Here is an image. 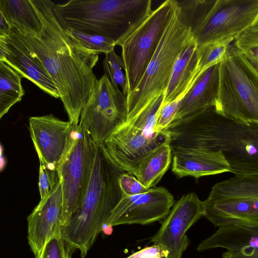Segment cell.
Segmentation results:
<instances>
[{"mask_svg": "<svg viewBox=\"0 0 258 258\" xmlns=\"http://www.w3.org/2000/svg\"><path fill=\"white\" fill-rule=\"evenodd\" d=\"M42 23L37 37L24 36L53 82L69 121L78 125L81 111L98 79V55L72 38L56 19L50 0H31Z\"/></svg>", "mask_w": 258, "mask_h": 258, "instance_id": "1", "label": "cell"}, {"mask_svg": "<svg viewBox=\"0 0 258 258\" xmlns=\"http://www.w3.org/2000/svg\"><path fill=\"white\" fill-rule=\"evenodd\" d=\"M166 131L171 149L221 152L235 175L258 176V124L231 120L213 107Z\"/></svg>", "mask_w": 258, "mask_h": 258, "instance_id": "2", "label": "cell"}, {"mask_svg": "<svg viewBox=\"0 0 258 258\" xmlns=\"http://www.w3.org/2000/svg\"><path fill=\"white\" fill-rule=\"evenodd\" d=\"M125 172L117 168L97 145L92 172L82 202L67 224L61 227L66 241L84 258L121 199L118 177Z\"/></svg>", "mask_w": 258, "mask_h": 258, "instance_id": "3", "label": "cell"}, {"mask_svg": "<svg viewBox=\"0 0 258 258\" xmlns=\"http://www.w3.org/2000/svg\"><path fill=\"white\" fill-rule=\"evenodd\" d=\"M151 0H71L54 4L61 27L99 35L120 46L152 11Z\"/></svg>", "mask_w": 258, "mask_h": 258, "instance_id": "4", "label": "cell"}, {"mask_svg": "<svg viewBox=\"0 0 258 258\" xmlns=\"http://www.w3.org/2000/svg\"><path fill=\"white\" fill-rule=\"evenodd\" d=\"M182 9L198 46L234 41L258 22V0L186 1Z\"/></svg>", "mask_w": 258, "mask_h": 258, "instance_id": "5", "label": "cell"}, {"mask_svg": "<svg viewBox=\"0 0 258 258\" xmlns=\"http://www.w3.org/2000/svg\"><path fill=\"white\" fill-rule=\"evenodd\" d=\"M191 28L175 1L171 15L155 52L136 88L126 96V117L159 95L167 86L174 62L193 40Z\"/></svg>", "mask_w": 258, "mask_h": 258, "instance_id": "6", "label": "cell"}, {"mask_svg": "<svg viewBox=\"0 0 258 258\" xmlns=\"http://www.w3.org/2000/svg\"><path fill=\"white\" fill-rule=\"evenodd\" d=\"M215 111L236 122L258 124V72L232 43L219 63Z\"/></svg>", "mask_w": 258, "mask_h": 258, "instance_id": "7", "label": "cell"}, {"mask_svg": "<svg viewBox=\"0 0 258 258\" xmlns=\"http://www.w3.org/2000/svg\"><path fill=\"white\" fill-rule=\"evenodd\" d=\"M163 94L137 112L126 117L101 145L106 156L117 168L132 174L139 161L149 152L170 140L167 131L155 130L162 105Z\"/></svg>", "mask_w": 258, "mask_h": 258, "instance_id": "8", "label": "cell"}, {"mask_svg": "<svg viewBox=\"0 0 258 258\" xmlns=\"http://www.w3.org/2000/svg\"><path fill=\"white\" fill-rule=\"evenodd\" d=\"M203 217L215 227L258 226V176H236L213 186Z\"/></svg>", "mask_w": 258, "mask_h": 258, "instance_id": "9", "label": "cell"}, {"mask_svg": "<svg viewBox=\"0 0 258 258\" xmlns=\"http://www.w3.org/2000/svg\"><path fill=\"white\" fill-rule=\"evenodd\" d=\"M97 144L86 130L75 125L71 144L57 168L62 193L61 227L67 224L85 196Z\"/></svg>", "mask_w": 258, "mask_h": 258, "instance_id": "10", "label": "cell"}, {"mask_svg": "<svg viewBox=\"0 0 258 258\" xmlns=\"http://www.w3.org/2000/svg\"><path fill=\"white\" fill-rule=\"evenodd\" d=\"M175 2V0H167L152 10L120 44L127 95L137 86L152 58L170 18Z\"/></svg>", "mask_w": 258, "mask_h": 258, "instance_id": "11", "label": "cell"}, {"mask_svg": "<svg viewBox=\"0 0 258 258\" xmlns=\"http://www.w3.org/2000/svg\"><path fill=\"white\" fill-rule=\"evenodd\" d=\"M126 117V96L104 74L88 95L78 125L96 144L103 143Z\"/></svg>", "mask_w": 258, "mask_h": 258, "instance_id": "12", "label": "cell"}, {"mask_svg": "<svg viewBox=\"0 0 258 258\" xmlns=\"http://www.w3.org/2000/svg\"><path fill=\"white\" fill-rule=\"evenodd\" d=\"M203 214V201L195 192L183 195L174 203L151 241L168 251L166 258H181L190 243L186 232Z\"/></svg>", "mask_w": 258, "mask_h": 258, "instance_id": "13", "label": "cell"}, {"mask_svg": "<svg viewBox=\"0 0 258 258\" xmlns=\"http://www.w3.org/2000/svg\"><path fill=\"white\" fill-rule=\"evenodd\" d=\"M174 203L173 195L163 186L152 187L148 191L137 195L123 196L104 228L122 224L146 225L162 222Z\"/></svg>", "mask_w": 258, "mask_h": 258, "instance_id": "14", "label": "cell"}, {"mask_svg": "<svg viewBox=\"0 0 258 258\" xmlns=\"http://www.w3.org/2000/svg\"><path fill=\"white\" fill-rule=\"evenodd\" d=\"M29 122L31 137L40 163L50 170L57 172L76 125L61 120L52 114L31 117Z\"/></svg>", "mask_w": 258, "mask_h": 258, "instance_id": "15", "label": "cell"}, {"mask_svg": "<svg viewBox=\"0 0 258 258\" xmlns=\"http://www.w3.org/2000/svg\"><path fill=\"white\" fill-rule=\"evenodd\" d=\"M4 41L7 50L5 62L45 93L59 98L53 82L24 36L11 28L8 35L4 36Z\"/></svg>", "mask_w": 258, "mask_h": 258, "instance_id": "16", "label": "cell"}, {"mask_svg": "<svg viewBox=\"0 0 258 258\" xmlns=\"http://www.w3.org/2000/svg\"><path fill=\"white\" fill-rule=\"evenodd\" d=\"M63 202L60 179L27 218L28 240L36 255L48 239L61 229Z\"/></svg>", "mask_w": 258, "mask_h": 258, "instance_id": "17", "label": "cell"}, {"mask_svg": "<svg viewBox=\"0 0 258 258\" xmlns=\"http://www.w3.org/2000/svg\"><path fill=\"white\" fill-rule=\"evenodd\" d=\"M171 170L178 178L202 176L231 172L223 153L197 148H173Z\"/></svg>", "mask_w": 258, "mask_h": 258, "instance_id": "18", "label": "cell"}, {"mask_svg": "<svg viewBox=\"0 0 258 258\" xmlns=\"http://www.w3.org/2000/svg\"><path fill=\"white\" fill-rule=\"evenodd\" d=\"M219 67V63L212 66L195 82L182 98L177 111L168 128L214 107L217 94Z\"/></svg>", "mask_w": 258, "mask_h": 258, "instance_id": "19", "label": "cell"}, {"mask_svg": "<svg viewBox=\"0 0 258 258\" xmlns=\"http://www.w3.org/2000/svg\"><path fill=\"white\" fill-rule=\"evenodd\" d=\"M232 251H258V226L231 225L219 227L197 248L199 252L215 248Z\"/></svg>", "mask_w": 258, "mask_h": 258, "instance_id": "20", "label": "cell"}, {"mask_svg": "<svg viewBox=\"0 0 258 258\" xmlns=\"http://www.w3.org/2000/svg\"><path fill=\"white\" fill-rule=\"evenodd\" d=\"M198 45L193 40L180 52L172 67L163 103L182 99L192 86V77L197 61Z\"/></svg>", "mask_w": 258, "mask_h": 258, "instance_id": "21", "label": "cell"}, {"mask_svg": "<svg viewBox=\"0 0 258 258\" xmlns=\"http://www.w3.org/2000/svg\"><path fill=\"white\" fill-rule=\"evenodd\" d=\"M0 10L11 28L25 36L39 35L42 23L31 0H0Z\"/></svg>", "mask_w": 258, "mask_h": 258, "instance_id": "22", "label": "cell"}, {"mask_svg": "<svg viewBox=\"0 0 258 258\" xmlns=\"http://www.w3.org/2000/svg\"><path fill=\"white\" fill-rule=\"evenodd\" d=\"M169 140L146 155L132 173L147 188L154 187L169 168L172 160Z\"/></svg>", "mask_w": 258, "mask_h": 258, "instance_id": "23", "label": "cell"}, {"mask_svg": "<svg viewBox=\"0 0 258 258\" xmlns=\"http://www.w3.org/2000/svg\"><path fill=\"white\" fill-rule=\"evenodd\" d=\"M22 78L11 67L0 61V119L11 107L22 100L25 94Z\"/></svg>", "mask_w": 258, "mask_h": 258, "instance_id": "24", "label": "cell"}, {"mask_svg": "<svg viewBox=\"0 0 258 258\" xmlns=\"http://www.w3.org/2000/svg\"><path fill=\"white\" fill-rule=\"evenodd\" d=\"M233 42L229 40L198 46L197 61L192 73L193 83L207 69L221 61Z\"/></svg>", "mask_w": 258, "mask_h": 258, "instance_id": "25", "label": "cell"}, {"mask_svg": "<svg viewBox=\"0 0 258 258\" xmlns=\"http://www.w3.org/2000/svg\"><path fill=\"white\" fill-rule=\"evenodd\" d=\"M234 46L258 69V22L242 31L233 41Z\"/></svg>", "mask_w": 258, "mask_h": 258, "instance_id": "26", "label": "cell"}, {"mask_svg": "<svg viewBox=\"0 0 258 258\" xmlns=\"http://www.w3.org/2000/svg\"><path fill=\"white\" fill-rule=\"evenodd\" d=\"M104 74L109 78L111 83L117 89L127 95L126 80L120 55L116 53L114 49L106 53L103 61Z\"/></svg>", "mask_w": 258, "mask_h": 258, "instance_id": "27", "label": "cell"}, {"mask_svg": "<svg viewBox=\"0 0 258 258\" xmlns=\"http://www.w3.org/2000/svg\"><path fill=\"white\" fill-rule=\"evenodd\" d=\"M66 30L82 46L98 55L101 53L105 54L114 50L116 46L113 40L103 36L83 33L72 30Z\"/></svg>", "mask_w": 258, "mask_h": 258, "instance_id": "28", "label": "cell"}, {"mask_svg": "<svg viewBox=\"0 0 258 258\" xmlns=\"http://www.w3.org/2000/svg\"><path fill=\"white\" fill-rule=\"evenodd\" d=\"M60 230L48 239L39 253L35 255V258H72L74 250L64 239Z\"/></svg>", "mask_w": 258, "mask_h": 258, "instance_id": "29", "label": "cell"}, {"mask_svg": "<svg viewBox=\"0 0 258 258\" xmlns=\"http://www.w3.org/2000/svg\"><path fill=\"white\" fill-rule=\"evenodd\" d=\"M181 99H176L162 104L155 126L156 132L160 133L167 130L177 111Z\"/></svg>", "mask_w": 258, "mask_h": 258, "instance_id": "30", "label": "cell"}, {"mask_svg": "<svg viewBox=\"0 0 258 258\" xmlns=\"http://www.w3.org/2000/svg\"><path fill=\"white\" fill-rule=\"evenodd\" d=\"M118 183L124 196H132L148 191L150 188H147L141 184L132 174L123 172L118 177Z\"/></svg>", "mask_w": 258, "mask_h": 258, "instance_id": "31", "label": "cell"}, {"mask_svg": "<svg viewBox=\"0 0 258 258\" xmlns=\"http://www.w3.org/2000/svg\"><path fill=\"white\" fill-rule=\"evenodd\" d=\"M59 180L58 172L48 169L40 163L39 172V189L40 200L43 199Z\"/></svg>", "mask_w": 258, "mask_h": 258, "instance_id": "32", "label": "cell"}, {"mask_svg": "<svg viewBox=\"0 0 258 258\" xmlns=\"http://www.w3.org/2000/svg\"><path fill=\"white\" fill-rule=\"evenodd\" d=\"M168 255V251L158 244H154L150 246H146L144 248L133 253L126 258H151L157 257L159 258H166Z\"/></svg>", "mask_w": 258, "mask_h": 258, "instance_id": "33", "label": "cell"}, {"mask_svg": "<svg viewBox=\"0 0 258 258\" xmlns=\"http://www.w3.org/2000/svg\"><path fill=\"white\" fill-rule=\"evenodd\" d=\"M222 258H258V251L240 252L227 250L222 254Z\"/></svg>", "mask_w": 258, "mask_h": 258, "instance_id": "34", "label": "cell"}, {"mask_svg": "<svg viewBox=\"0 0 258 258\" xmlns=\"http://www.w3.org/2000/svg\"><path fill=\"white\" fill-rule=\"evenodd\" d=\"M11 28L0 10V36H6L8 35Z\"/></svg>", "mask_w": 258, "mask_h": 258, "instance_id": "35", "label": "cell"}, {"mask_svg": "<svg viewBox=\"0 0 258 258\" xmlns=\"http://www.w3.org/2000/svg\"><path fill=\"white\" fill-rule=\"evenodd\" d=\"M6 55L7 50L5 44L4 36H0V61L5 62Z\"/></svg>", "mask_w": 258, "mask_h": 258, "instance_id": "36", "label": "cell"}, {"mask_svg": "<svg viewBox=\"0 0 258 258\" xmlns=\"http://www.w3.org/2000/svg\"><path fill=\"white\" fill-rule=\"evenodd\" d=\"M151 258H159V257H151Z\"/></svg>", "mask_w": 258, "mask_h": 258, "instance_id": "37", "label": "cell"}]
</instances>
